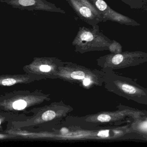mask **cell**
Masks as SVG:
<instances>
[{
	"label": "cell",
	"instance_id": "cell-1",
	"mask_svg": "<svg viewBox=\"0 0 147 147\" xmlns=\"http://www.w3.org/2000/svg\"><path fill=\"white\" fill-rule=\"evenodd\" d=\"M49 100V95L42 90H15L0 94V111L24 115L34 107Z\"/></svg>",
	"mask_w": 147,
	"mask_h": 147
},
{
	"label": "cell",
	"instance_id": "cell-2",
	"mask_svg": "<svg viewBox=\"0 0 147 147\" xmlns=\"http://www.w3.org/2000/svg\"><path fill=\"white\" fill-rule=\"evenodd\" d=\"M57 61L55 58L47 57H34L32 61L23 68L25 73L36 76L44 80L56 75Z\"/></svg>",
	"mask_w": 147,
	"mask_h": 147
},
{
	"label": "cell",
	"instance_id": "cell-3",
	"mask_svg": "<svg viewBox=\"0 0 147 147\" xmlns=\"http://www.w3.org/2000/svg\"><path fill=\"white\" fill-rule=\"evenodd\" d=\"M11 6L13 8L29 11H55L56 8L45 0H3L0 1Z\"/></svg>",
	"mask_w": 147,
	"mask_h": 147
},
{
	"label": "cell",
	"instance_id": "cell-4",
	"mask_svg": "<svg viewBox=\"0 0 147 147\" xmlns=\"http://www.w3.org/2000/svg\"><path fill=\"white\" fill-rule=\"evenodd\" d=\"M41 80L38 76L26 73L22 74L0 75V86H11L19 84H30Z\"/></svg>",
	"mask_w": 147,
	"mask_h": 147
},
{
	"label": "cell",
	"instance_id": "cell-5",
	"mask_svg": "<svg viewBox=\"0 0 147 147\" xmlns=\"http://www.w3.org/2000/svg\"><path fill=\"white\" fill-rule=\"evenodd\" d=\"M21 136L13 133L5 131H0V140H17V139H24Z\"/></svg>",
	"mask_w": 147,
	"mask_h": 147
},
{
	"label": "cell",
	"instance_id": "cell-6",
	"mask_svg": "<svg viewBox=\"0 0 147 147\" xmlns=\"http://www.w3.org/2000/svg\"><path fill=\"white\" fill-rule=\"evenodd\" d=\"M81 39L82 41H86V42H90L92 41L93 38L92 34L88 32H83L81 35Z\"/></svg>",
	"mask_w": 147,
	"mask_h": 147
},
{
	"label": "cell",
	"instance_id": "cell-7",
	"mask_svg": "<svg viewBox=\"0 0 147 147\" xmlns=\"http://www.w3.org/2000/svg\"><path fill=\"white\" fill-rule=\"evenodd\" d=\"M122 88L123 91L127 93L133 94L136 92V89H135V88L133 87L132 86H129V85L124 84V85H122Z\"/></svg>",
	"mask_w": 147,
	"mask_h": 147
},
{
	"label": "cell",
	"instance_id": "cell-8",
	"mask_svg": "<svg viewBox=\"0 0 147 147\" xmlns=\"http://www.w3.org/2000/svg\"><path fill=\"white\" fill-rule=\"evenodd\" d=\"M85 74L82 71H78L73 72L71 74V77L76 80H82L85 78Z\"/></svg>",
	"mask_w": 147,
	"mask_h": 147
},
{
	"label": "cell",
	"instance_id": "cell-9",
	"mask_svg": "<svg viewBox=\"0 0 147 147\" xmlns=\"http://www.w3.org/2000/svg\"><path fill=\"white\" fill-rule=\"evenodd\" d=\"M80 12L81 14L86 18H89L92 15L91 10L86 7H82L80 8Z\"/></svg>",
	"mask_w": 147,
	"mask_h": 147
},
{
	"label": "cell",
	"instance_id": "cell-10",
	"mask_svg": "<svg viewBox=\"0 0 147 147\" xmlns=\"http://www.w3.org/2000/svg\"><path fill=\"white\" fill-rule=\"evenodd\" d=\"M123 56L118 54L113 57V58L112 59V62L113 64L118 65L123 61Z\"/></svg>",
	"mask_w": 147,
	"mask_h": 147
},
{
	"label": "cell",
	"instance_id": "cell-11",
	"mask_svg": "<svg viewBox=\"0 0 147 147\" xmlns=\"http://www.w3.org/2000/svg\"><path fill=\"white\" fill-rule=\"evenodd\" d=\"M96 6L101 11H105L107 7V4L103 0H98L96 2Z\"/></svg>",
	"mask_w": 147,
	"mask_h": 147
},
{
	"label": "cell",
	"instance_id": "cell-12",
	"mask_svg": "<svg viewBox=\"0 0 147 147\" xmlns=\"http://www.w3.org/2000/svg\"><path fill=\"white\" fill-rule=\"evenodd\" d=\"M111 119L110 116L106 114H101L99 115L98 117V119L101 122H107L110 121Z\"/></svg>",
	"mask_w": 147,
	"mask_h": 147
},
{
	"label": "cell",
	"instance_id": "cell-13",
	"mask_svg": "<svg viewBox=\"0 0 147 147\" xmlns=\"http://www.w3.org/2000/svg\"><path fill=\"white\" fill-rule=\"evenodd\" d=\"M109 131L108 130L100 131L98 133V136L102 137H107L109 136Z\"/></svg>",
	"mask_w": 147,
	"mask_h": 147
},
{
	"label": "cell",
	"instance_id": "cell-14",
	"mask_svg": "<svg viewBox=\"0 0 147 147\" xmlns=\"http://www.w3.org/2000/svg\"><path fill=\"white\" fill-rule=\"evenodd\" d=\"M90 82H91V81H90V79L86 78V79H85L84 80V82H83V84L85 86H87L88 85H89Z\"/></svg>",
	"mask_w": 147,
	"mask_h": 147
},
{
	"label": "cell",
	"instance_id": "cell-15",
	"mask_svg": "<svg viewBox=\"0 0 147 147\" xmlns=\"http://www.w3.org/2000/svg\"><path fill=\"white\" fill-rule=\"evenodd\" d=\"M61 131L62 132H63V133H64H64H67L68 131L67 129H66V128H63V129L61 130Z\"/></svg>",
	"mask_w": 147,
	"mask_h": 147
},
{
	"label": "cell",
	"instance_id": "cell-16",
	"mask_svg": "<svg viewBox=\"0 0 147 147\" xmlns=\"http://www.w3.org/2000/svg\"><path fill=\"white\" fill-rule=\"evenodd\" d=\"M3 1V0H0V1Z\"/></svg>",
	"mask_w": 147,
	"mask_h": 147
}]
</instances>
